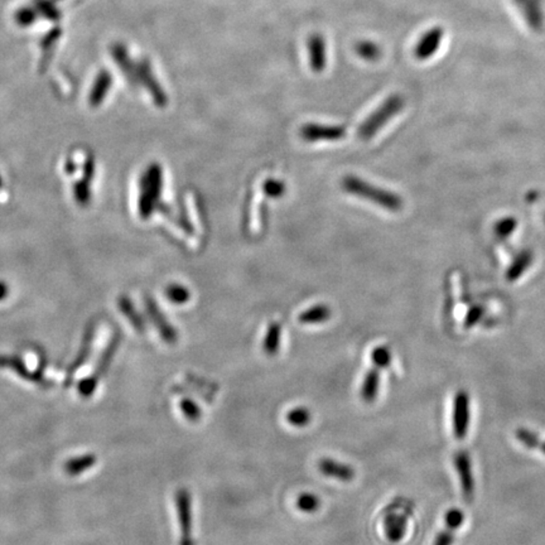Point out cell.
I'll list each match as a JSON object with an SVG mask.
<instances>
[{"mask_svg":"<svg viewBox=\"0 0 545 545\" xmlns=\"http://www.w3.org/2000/svg\"><path fill=\"white\" fill-rule=\"evenodd\" d=\"M405 102L403 97L399 95L387 97L385 101L382 102L374 113L370 114L369 116L358 126V138L361 141H369L373 136H376V133L380 131L384 125L387 124L389 120L402 111Z\"/></svg>","mask_w":545,"mask_h":545,"instance_id":"7a4b0ae2","label":"cell"},{"mask_svg":"<svg viewBox=\"0 0 545 545\" xmlns=\"http://www.w3.org/2000/svg\"><path fill=\"white\" fill-rule=\"evenodd\" d=\"M530 27L540 29L543 27V9L540 0H515Z\"/></svg>","mask_w":545,"mask_h":545,"instance_id":"4fadbf2b","label":"cell"},{"mask_svg":"<svg viewBox=\"0 0 545 545\" xmlns=\"http://www.w3.org/2000/svg\"><path fill=\"white\" fill-rule=\"evenodd\" d=\"M471 419L470 410V395L465 390L456 392L453 397V410H452V428L453 436L458 441H463L467 437Z\"/></svg>","mask_w":545,"mask_h":545,"instance_id":"5b68a950","label":"cell"},{"mask_svg":"<svg viewBox=\"0 0 545 545\" xmlns=\"http://www.w3.org/2000/svg\"><path fill=\"white\" fill-rule=\"evenodd\" d=\"M280 340H282V326L279 322H272L267 329L265 337L263 340V351L268 356H275L280 348Z\"/></svg>","mask_w":545,"mask_h":545,"instance_id":"ac0fdd59","label":"cell"},{"mask_svg":"<svg viewBox=\"0 0 545 545\" xmlns=\"http://www.w3.org/2000/svg\"><path fill=\"white\" fill-rule=\"evenodd\" d=\"M163 187V175L158 165H150L142 180V196L139 202L141 215L147 219L158 206Z\"/></svg>","mask_w":545,"mask_h":545,"instance_id":"3957f363","label":"cell"},{"mask_svg":"<svg viewBox=\"0 0 545 545\" xmlns=\"http://www.w3.org/2000/svg\"><path fill=\"white\" fill-rule=\"evenodd\" d=\"M263 191L267 194L268 197L279 199V197H282L284 193H285V183L279 181V180L269 178V180L264 182V185H263Z\"/></svg>","mask_w":545,"mask_h":545,"instance_id":"484cf974","label":"cell"},{"mask_svg":"<svg viewBox=\"0 0 545 545\" xmlns=\"http://www.w3.org/2000/svg\"><path fill=\"white\" fill-rule=\"evenodd\" d=\"M538 448L545 454V441H540L539 437L535 438V442H534L533 449Z\"/></svg>","mask_w":545,"mask_h":545,"instance_id":"4316f807","label":"cell"},{"mask_svg":"<svg viewBox=\"0 0 545 545\" xmlns=\"http://www.w3.org/2000/svg\"><path fill=\"white\" fill-rule=\"evenodd\" d=\"M308 61L313 72L321 74L327 66V45L321 34H312L307 42Z\"/></svg>","mask_w":545,"mask_h":545,"instance_id":"ba28073f","label":"cell"},{"mask_svg":"<svg viewBox=\"0 0 545 545\" xmlns=\"http://www.w3.org/2000/svg\"><path fill=\"white\" fill-rule=\"evenodd\" d=\"M141 76H142V81L144 82V85L147 87L150 95L153 97L154 102L158 105V106H165L168 99L165 94L163 89L159 86L157 79H154L153 74L150 71V67L147 62H143L141 66Z\"/></svg>","mask_w":545,"mask_h":545,"instance_id":"5bb4252c","label":"cell"},{"mask_svg":"<svg viewBox=\"0 0 545 545\" xmlns=\"http://www.w3.org/2000/svg\"><path fill=\"white\" fill-rule=\"evenodd\" d=\"M380 389V369L373 366L363 378L360 397L365 403H374Z\"/></svg>","mask_w":545,"mask_h":545,"instance_id":"7c38bea8","label":"cell"},{"mask_svg":"<svg viewBox=\"0 0 545 545\" xmlns=\"http://www.w3.org/2000/svg\"><path fill=\"white\" fill-rule=\"evenodd\" d=\"M295 506L298 510L304 514H313L319 510L321 507V499L313 492H302L295 501Z\"/></svg>","mask_w":545,"mask_h":545,"instance_id":"44dd1931","label":"cell"},{"mask_svg":"<svg viewBox=\"0 0 545 545\" xmlns=\"http://www.w3.org/2000/svg\"><path fill=\"white\" fill-rule=\"evenodd\" d=\"M97 463V457L94 454H85L75 457L72 460H68L65 465V471L70 476H79V473L85 472Z\"/></svg>","mask_w":545,"mask_h":545,"instance_id":"d6986e66","label":"cell"},{"mask_svg":"<svg viewBox=\"0 0 545 545\" xmlns=\"http://www.w3.org/2000/svg\"><path fill=\"white\" fill-rule=\"evenodd\" d=\"M442 37V32L439 29H431L426 35L422 37L419 43L415 47V56L423 60L431 56L439 45Z\"/></svg>","mask_w":545,"mask_h":545,"instance_id":"2e32d148","label":"cell"},{"mask_svg":"<svg viewBox=\"0 0 545 545\" xmlns=\"http://www.w3.org/2000/svg\"><path fill=\"white\" fill-rule=\"evenodd\" d=\"M341 187L352 196L358 199H368L371 204H378L389 211H399L403 207V199L397 193L384 188L376 187L363 178L356 176H346L341 181Z\"/></svg>","mask_w":545,"mask_h":545,"instance_id":"6da1fadb","label":"cell"},{"mask_svg":"<svg viewBox=\"0 0 545 545\" xmlns=\"http://www.w3.org/2000/svg\"><path fill=\"white\" fill-rule=\"evenodd\" d=\"M454 468L458 475L463 499L472 501L475 496V478L472 475L471 457L467 451H458L453 456Z\"/></svg>","mask_w":545,"mask_h":545,"instance_id":"52a82bcc","label":"cell"},{"mask_svg":"<svg viewBox=\"0 0 545 545\" xmlns=\"http://www.w3.org/2000/svg\"><path fill=\"white\" fill-rule=\"evenodd\" d=\"M356 53L361 58L370 61V62H374L381 56L380 47L374 42H369V40L358 42L356 45Z\"/></svg>","mask_w":545,"mask_h":545,"instance_id":"603a6c76","label":"cell"},{"mask_svg":"<svg viewBox=\"0 0 545 545\" xmlns=\"http://www.w3.org/2000/svg\"><path fill=\"white\" fill-rule=\"evenodd\" d=\"M177 520L180 527V545H196L193 535V499L186 488H178L175 496Z\"/></svg>","mask_w":545,"mask_h":545,"instance_id":"277c9868","label":"cell"},{"mask_svg":"<svg viewBox=\"0 0 545 545\" xmlns=\"http://www.w3.org/2000/svg\"><path fill=\"white\" fill-rule=\"evenodd\" d=\"M165 295L173 304H186L191 299L189 290L181 284H170L165 290Z\"/></svg>","mask_w":545,"mask_h":545,"instance_id":"7402d4cb","label":"cell"},{"mask_svg":"<svg viewBox=\"0 0 545 545\" xmlns=\"http://www.w3.org/2000/svg\"><path fill=\"white\" fill-rule=\"evenodd\" d=\"M465 520V515L460 509H451L446 514V529H443L434 539L433 545H452L454 532L460 528Z\"/></svg>","mask_w":545,"mask_h":545,"instance_id":"8fae6325","label":"cell"},{"mask_svg":"<svg viewBox=\"0 0 545 545\" xmlns=\"http://www.w3.org/2000/svg\"><path fill=\"white\" fill-rule=\"evenodd\" d=\"M147 312L152 319L155 329H158L159 335L168 345H175L178 341V332L177 329L170 324V321L165 317V314L159 311L158 307L153 299L147 301Z\"/></svg>","mask_w":545,"mask_h":545,"instance_id":"30bf717a","label":"cell"},{"mask_svg":"<svg viewBox=\"0 0 545 545\" xmlns=\"http://www.w3.org/2000/svg\"><path fill=\"white\" fill-rule=\"evenodd\" d=\"M180 409L182 414L185 415V418L189 422H199L202 418V410L199 408V404L189 397L182 399L180 402Z\"/></svg>","mask_w":545,"mask_h":545,"instance_id":"d4e9b609","label":"cell"},{"mask_svg":"<svg viewBox=\"0 0 545 545\" xmlns=\"http://www.w3.org/2000/svg\"><path fill=\"white\" fill-rule=\"evenodd\" d=\"M285 420L292 426L304 428L311 423L312 413L307 407H295V408L288 410V413L285 414Z\"/></svg>","mask_w":545,"mask_h":545,"instance_id":"ffe728a7","label":"cell"},{"mask_svg":"<svg viewBox=\"0 0 545 545\" xmlns=\"http://www.w3.org/2000/svg\"><path fill=\"white\" fill-rule=\"evenodd\" d=\"M392 352L389 350V347H375L373 352H371L373 365L380 370L387 369L390 366V363H392Z\"/></svg>","mask_w":545,"mask_h":545,"instance_id":"cb8c5ba5","label":"cell"},{"mask_svg":"<svg viewBox=\"0 0 545 545\" xmlns=\"http://www.w3.org/2000/svg\"><path fill=\"white\" fill-rule=\"evenodd\" d=\"M347 131L342 125H324L308 123L301 126L299 136L307 143H317L319 141L336 142L346 136Z\"/></svg>","mask_w":545,"mask_h":545,"instance_id":"8992f818","label":"cell"},{"mask_svg":"<svg viewBox=\"0 0 545 545\" xmlns=\"http://www.w3.org/2000/svg\"><path fill=\"white\" fill-rule=\"evenodd\" d=\"M317 468L324 477L334 478L341 483H350L355 478V470L352 466L334 458H321L317 462Z\"/></svg>","mask_w":545,"mask_h":545,"instance_id":"9c48e42d","label":"cell"},{"mask_svg":"<svg viewBox=\"0 0 545 545\" xmlns=\"http://www.w3.org/2000/svg\"><path fill=\"white\" fill-rule=\"evenodd\" d=\"M384 530L387 539L392 543H397L403 539L407 532V519L402 515L390 514L385 517Z\"/></svg>","mask_w":545,"mask_h":545,"instance_id":"9a60e30c","label":"cell"},{"mask_svg":"<svg viewBox=\"0 0 545 545\" xmlns=\"http://www.w3.org/2000/svg\"><path fill=\"white\" fill-rule=\"evenodd\" d=\"M332 316V311L327 304H317L309 307L298 316L302 324H321L327 322Z\"/></svg>","mask_w":545,"mask_h":545,"instance_id":"e0dca14e","label":"cell"}]
</instances>
